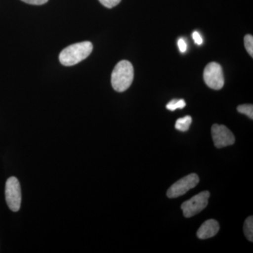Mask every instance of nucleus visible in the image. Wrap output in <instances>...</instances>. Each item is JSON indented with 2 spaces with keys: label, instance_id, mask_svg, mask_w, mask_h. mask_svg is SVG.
Wrapping results in <instances>:
<instances>
[{
  "label": "nucleus",
  "instance_id": "nucleus-1",
  "mask_svg": "<svg viewBox=\"0 0 253 253\" xmlns=\"http://www.w3.org/2000/svg\"><path fill=\"white\" fill-rule=\"evenodd\" d=\"M92 50V44L89 41L73 44L65 48L60 53V62L63 66H74L87 58Z\"/></svg>",
  "mask_w": 253,
  "mask_h": 253
},
{
  "label": "nucleus",
  "instance_id": "nucleus-2",
  "mask_svg": "<svg viewBox=\"0 0 253 253\" xmlns=\"http://www.w3.org/2000/svg\"><path fill=\"white\" fill-rule=\"evenodd\" d=\"M134 80V68L129 61H120L113 69L111 75V84L118 92L125 91L131 86Z\"/></svg>",
  "mask_w": 253,
  "mask_h": 253
},
{
  "label": "nucleus",
  "instance_id": "nucleus-3",
  "mask_svg": "<svg viewBox=\"0 0 253 253\" xmlns=\"http://www.w3.org/2000/svg\"><path fill=\"white\" fill-rule=\"evenodd\" d=\"M210 192L208 191H203L196 195L189 201H186L181 205V208L184 217L189 218L194 217L199 214L207 207Z\"/></svg>",
  "mask_w": 253,
  "mask_h": 253
},
{
  "label": "nucleus",
  "instance_id": "nucleus-4",
  "mask_svg": "<svg viewBox=\"0 0 253 253\" xmlns=\"http://www.w3.org/2000/svg\"><path fill=\"white\" fill-rule=\"evenodd\" d=\"M5 197L6 204L11 211H19L21 204V189L19 181L15 176H11L6 181Z\"/></svg>",
  "mask_w": 253,
  "mask_h": 253
},
{
  "label": "nucleus",
  "instance_id": "nucleus-5",
  "mask_svg": "<svg viewBox=\"0 0 253 253\" xmlns=\"http://www.w3.org/2000/svg\"><path fill=\"white\" fill-rule=\"evenodd\" d=\"M204 78L206 84L211 89L219 90L224 86V75L219 63H208L204 69Z\"/></svg>",
  "mask_w": 253,
  "mask_h": 253
},
{
  "label": "nucleus",
  "instance_id": "nucleus-6",
  "mask_svg": "<svg viewBox=\"0 0 253 253\" xmlns=\"http://www.w3.org/2000/svg\"><path fill=\"white\" fill-rule=\"evenodd\" d=\"M199 183V176L196 174H190L189 175L181 178L179 181H176L174 184L168 189L167 196L169 199H174L183 196L186 192L194 189L195 186Z\"/></svg>",
  "mask_w": 253,
  "mask_h": 253
},
{
  "label": "nucleus",
  "instance_id": "nucleus-7",
  "mask_svg": "<svg viewBox=\"0 0 253 253\" xmlns=\"http://www.w3.org/2000/svg\"><path fill=\"white\" fill-rule=\"evenodd\" d=\"M211 133L214 146L218 149L231 146L235 143V137L230 129L222 125H213Z\"/></svg>",
  "mask_w": 253,
  "mask_h": 253
},
{
  "label": "nucleus",
  "instance_id": "nucleus-8",
  "mask_svg": "<svg viewBox=\"0 0 253 253\" xmlns=\"http://www.w3.org/2000/svg\"><path fill=\"white\" fill-rule=\"evenodd\" d=\"M219 230V224L214 219H209L205 221L197 231V236L200 239H207L212 238L217 234Z\"/></svg>",
  "mask_w": 253,
  "mask_h": 253
},
{
  "label": "nucleus",
  "instance_id": "nucleus-9",
  "mask_svg": "<svg viewBox=\"0 0 253 253\" xmlns=\"http://www.w3.org/2000/svg\"><path fill=\"white\" fill-rule=\"evenodd\" d=\"M191 123H192V118L191 116H186L185 117L179 118L176 120L175 128L177 130L181 131H188Z\"/></svg>",
  "mask_w": 253,
  "mask_h": 253
},
{
  "label": "nucleus",
  "instance_id": "nucleus-10",
  "mask_svg": "<svg viewBox=\"0 0 253 253\" xmlns=\"http://www.w3.org/2000/svg\"><path fill=\"white\" fill-rule=\"evenodd\" d=\"M244 231L245 236L251 242L253 241V217L250 216L244 222Z\"/></svg>",
  "mask_w": 253,
  "mask_h": 253
},
{
  "label": "nucleus",
  "instance_id": "nucleus-11",
  "mask_svg": "<svg viewBox=\"0 0 253 253\" xmlns=\"http://www.w3.org/2000/svg\"><path fill=\"white\" fill-rule=\"evenodd\" d=\"M186 106V102L184 99H173L169 101L166 106L167 109L169 111H174L175 110L179 109H184Z\"/></svg>",
  "mask_w": 253,
  "mask_h": 253
},
{
  "label": "nucleus",
  "instance_id": "nucleus-12",
  "mask_svg": "<svg viewBox=\"0 0 253 253\" xmlns=\"http://www.w3.org/2000/svg\"><path fill=\"white\" fill-rule=\"evenodd\" d=\"M237 110L239 113L246 115L251 119H253V106L252 104L241 105V106H238Z\"/></svg>",
  "mask_w": 253,
  "mask_h": 253
},
{
  "label": "nucleus",
  "instance_id": "nucleus-13",
  "mask_svg": "<svg viewBox=\"0 0 253 253\" xmlns=\"http://www.w3.org/2000/svg\"><path fill=\"white\" fill-rule=\"evenodd\" d=\"M244 45L249 54L253 56V37L251 35H247L244 38Z\"/></svg>",
  "mask_w": 253,
  "mask_h": 253
},
{
  "label": "nucleus",
  "instance_id": "nucleus-14",
  "mask_svg": "<svg viewBox=\"0 0 253 253\" xmlns=\"http://www.w3.org/2000/svg\"><path fill=\"white\" fill-rule=\"evenodd\" d=\"M121 0H99L101 4L104 5L106 7L109 8V9L117 6L121 2Z\"/></svg>",
  "mask_w": 253,
  "mask_h": 253
},
{
  "label": "nucleus",
  "instance_id": "nucleus-15",
  "mask_svg": "<svg viewBox=\"0 0 253 253\" xmlns=\"http://www.w3.org/2000/svg\"><path fill=\"white\" fill-rule=\"evenodd\" d=\"M192 38L194 39L195 43L198 45H201V44H203V39L201 38V35L198 33L197 31H195L193 33Z\"/></svg>",
  "mask_w": 253,
  "mask_h": 253
},
{
  "label": "nucleus",
  "instance_id": "nucleus-16",
  "mask_svg": "<svg viewBox=\"0 0 253 253\" xmlns=\"http://www.w3.org/2000/svg\"><path fill=\"white\" fill-rule=\"evenodd\" d=\"M27 4L33 5H42L45 4L49 0H21Z\"/></svg>",
  "mask_w": 253,
  "mask_h": 253
},
{
  "label": "nucleus",
  "instance_id": "nucleus-17",
  "mask_svg": "<svg viewBox=\"0 0 253 253\" xmlns=\"http://www.w3.org/2000/svg\"><path fill=\"white\" fill-rule=\"evenodd\" d=\"M178 46L181 53H184L187 50V44L184 40L179 39L178 41Z\"/></svg>",
  "mask_w": 253,
  "mask_h": 253
}]
</instances>
